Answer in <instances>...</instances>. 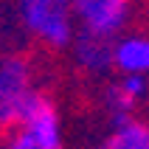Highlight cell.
<instances>
[{
	"instance_id": "6da1fadb",
	"label": "cell",
	"mask_w": 149,
	"mask_h": 149,
	"mask_svg": "<svg viewBox=\"0 0 149 149\" xmlns=\"http://www.w3.org/2000/svg\"><path fill=\"white\" fill-rule=\"evenodd\" d=\"M17 23L34 42L51 51H70L76 34V17L70 0H14Z\"/></svg>"
},
{
	"instance_id": "7a4b0ae2",
	"label": "cell",
	"mask_w": 149,
	"mask_h": 149,
	"mask_svg": "<svg viewBox=\"0 0 149 149\" xmlns=\"http://www.w3.org/2000/svg\"><path fill=\"white\" fill-rule=\"evenodd\" d=\"M34 93H37V73L31 59L23 54H3L0 56V132L17 127Z\"/></svg>"
},
{
	"instance_id": "3957f363",
	"label": "cell",
	"mask_w": 149,
	"mask_h": 149,
	"mask_svg": "<svg viewBox=\"0 0 149 149\" xmlns=\"http://www.w3.org/2000/svg\"><path fill=\"white\" fill-rule=\"evenodd\" d=\"M14 130L25 135L37 149H65V124H62L59 104L42 90L31 96Z\"/></svg>"
},
{
	"instance_id": "277c9868",
	"label": "cell",
	"mask_w": 149,
	"mask_h": 149,
	"mask_svg": "<svg viewBox=\"0 0 149 149\" xmlns=\"http://www.w3.org/2000/svg\"><path fill=\"white\" fill-rule=\"evenodd\" d=\"M70 6L79 31L107 40L124 34L135 14V0H70Z\"/></svg>"
},
{
	"instance_id": "5b68a950",
	"label": "cell",
	"mask_w": 149,
	"mask_h": 149,
	"mask_svg": "<svg viewBox=\"0 0 149 149\" xmlns=\"http://www.w3.org/2000/svg\"><path fill=\"white\" fill-rule=\"evenodd\" d=\"M146 96H149L146 76L118 73L113 82H107V87L101 93V107L110 116V124H116V121H124V118L135 116Z\"/></svg>"
},
{
	"instance_id": "8992f818",
	"label": "cell",
	"mask_w": 149,
	"mask_h": 149,
	"mask_svg": "<svg viewBox=\"0 0 149 149\" xmlns=\"http://www.w3.org/2000/svg\"><path fill=\"white\" fill-rule=\"evenodd\" d=\"M113 70L149 79V31L127 28L113 40Z\"/></svg>"
},
{
	"instance_id": "52a82bcc",
	"label": "cell",
	"mask_w": 149,
	"mask_h": 149,
	"mask_svg": "<svg viewBox=\"0 0 149 149\" xmlns=\"http://www.w3.org/2000/svg\"><path fill=\"white\" fill-rule=\"evenodd\" d=\"M73 65L87 76H107L113 73V40L96 34H76L70 45Z\"/></svg>"
},
{
	"instance_id": "ba28073f",
	"label": "cell",
	"mask_w": 149,
	"mask_h": 149,
	"mask_svg": "<svg viewBox=\"0 0 149 149\" xmlns=\"http://www.w3.org/2000/svg\"><path fill=\"white\" fill-rule=\"evenodd\" d=\"M99 149H149V118L130 116L110 124V132Z\"/></svg>"
},
{
	"instance_id": "9c48e42d",
	"label": "cell",
	"mask_w": 149,
	"mask_h": 149,
	"mask_svg": "<svg viewBox=\"0 0 149 149\" xmlns=\"http://www.w3.org/2000/svg\"><path fill=\"white\" fill-rule=\"evenodd\" d=\"M3 149H37L25 135H20L17 130H11V135L6 138V143H3Z\"/></svg>"
}]
</instances>
